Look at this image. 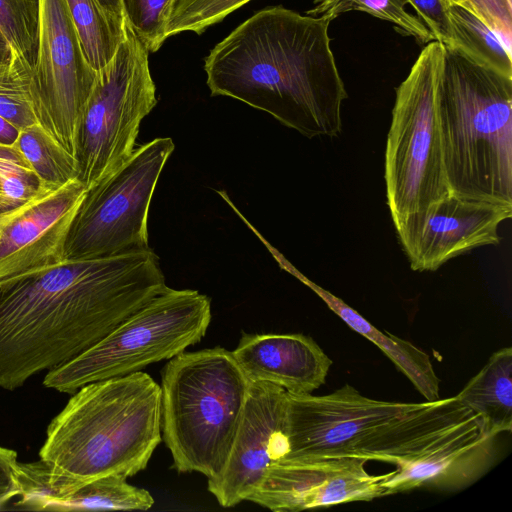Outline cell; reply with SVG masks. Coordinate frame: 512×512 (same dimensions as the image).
Listing matches in <instances>:
<instances>
[{"label": "cell", "mask_w": 512, "mask_h": 512, "mask_svg": "<svg viewBox=\"0 0 512 512\" xmlns=\"http://www.w3.org/2000/svg\"><path fill=\"white\" fill-rule=\"evenodd\" d=\"M85 193L73 179L0 213V283L65 260L68 230Z\"/></svg>", "instance_id": "cell-15"}, {"label": "cell", "mask_w": 512, "mask_h": 512, "mask_svg": "<svg viewBox=\"0 0 512 512\" xmlns=\"http://www.w3.org/2000/svg\"><path fill=\"white\" fill-rule=\"evenodd\" d=\"M126 24L146 45L150 53L164 42L165 30L174 0H121Z\"/></svg>", "instance_id": "cell-29"}, {"label": "cell", "mask_w": 512, "mask_h": 512, "mask_svg": "<svg viewBox=\"0 0 512 512\" xmlns=\"http://www.w3.org/2000/svg\"><path fill=\"white\" fill-rule=\"evenodd\" d=\"M249 381L268 382L288 393L311 394L322 386L331 359L303 334H247L231 351Z\"/></svg>", "instance_id": "cell-16"}, {"label": "cell", "mask_w": 512, "mask_h": 512, "mask_svg": "<svg viewBox=\"0 0 512 512\" xmlns=\"http://www.w3.org/2000/svg\"><path fill=\"white\" fill-rule=\"evenodd\" d=\"M161 441V388L138 371L75 391L50 422L39 455L75 479L128 478L147 467Z\"/></svg>", "instance_id": "cell-4"}, {"label": "cell", "mask_w": 512, "mask_h": 512, "mask_svg": "<svg viewBox=\"0 0 512 512\" xmlns=\"http://www.w3.org/2000/svg\"><path fill=\"white\" fill-rule=\"evenodd\" d=\"M251 0H174L165 37L183 33H203Z\"/></svg>", "instance_id": "cell-27"}, {"label": "cell", "mask_w": 512, "mask_h": 512, "mask_svg": "<svg viewBox=\"0 0 512 512\" xmlns=\"http://www.w3.org/2000/svg\"><path fill=\"white\" fill-rule=\"evenodd\" d=\"M497 436L480 434L455 441L431 455L396 466L382 481L385 496L429 488L462 489L479 479L496 458Z\"/></svg>", "instance_id": "cell-17"}, {"label": "cell", "mask_w": 512, "mask_h": 512, "mask_svg": "<svg viewBox=\"0 0 512 512\" xmlns=\"http://www.w3.org/2000/svg\"><path fill=\"white\" fill-rule=\"evenodd\" d=\"M438 119L449 193L512 206V78L445 47Z\"/></svg>", "instance_id": "cell-5"}, {"label": "cell", "mask_w": 512, "mask_h": 512, "mask_svg": "<svg viewBox=\"0 0 512 512\" xmlns=\"http://www.w3.org/2000/svg\"><path fill=\"white\" fill-rule=\"evenodd\" d=\"M287 452V391L250 381L227 462L217 478L208 480V491L225 508L247 501L268 468Z\"/></svg>", "instance_id": "cell-13"}, {"label": "cell", "mask_w": 512, "mask_h": 512, "mask_svg": "<svg viewBox=\"0 0 512 512\" xmlns=\"http://www.w3.org/2000/svg\"><path fill=\"white\" fill-rule=\"evenodd\" d=\"M445 46L431 41L396 88L385 150L387 205L393 224L449 193L438 119Z\"/></svg>", "instance_id": "cell-7"}, {"label": "cell", "mask_w": 512, "mask_h": 512, "mask_svg": "<svg viewBox=\"0 0 512 512\" xmlns=\"http://www.w3.org/2000/svg\"><path fill=\"white\" fill-rule=\"evenodd\" d=\"M483 433L477 417L456 396L421 403L382 401L349 384L323 396L287 392L288 452L278 462L356 457L398 466Z\"/></svg>", "instance_id": "cell-3"}, {"label": "cell", "mask_w": 512, "mask_h": 512, "mask_svg": "<svg viewBox=\"0 0 512 512\" xmlns=\"http://www.w3.org/2000/svg\"><path fill=\"white\" fill-rule=\"evenodd\" d=\"M101 6L110 14L125 20L121 0H98Z\"/></svg>", "instance_id": "cell-34"}, {"label": "cell", "mask_w": 512, "mask_h": 512, "mask_svg": "<svg viewBox=\"0 0 512 512\" xmlns=\"http://www.w3.org/2000/svg\"><path fill=\"white\" fill-rule=\"evenodd\" d=\"M210 321L208 296L167 286L95 345L49 370L43 384L74 393L94 381L141 371L200 342Z\"/></svg>", "instance_id": "cell-8"}, {"label": "cell", "mask_w": 512, "mask_h": 512, "mask_svg": "<svg viewBox=\"0 0 512 512\" xmlns=\"http://www.w3.org/2000/svg\"><path fill=\"white\" fill-rule=\"evenodd\" d=\"M149 53L125 22L123 41L96 73L75 138L77 179L86 190L130 158L140 124L157 104Z\"/></svg>", "instance_id": "cell-9"}, {"label": "cell", "mask_w": 512, "mask_h": 512, "mask_svg": "<svg viewBox=\"0 0 512 512\" xmlns=\"http://www.w3.org/2000/svg\"><path fill=\"white\" fill-rule=\"evenodd\" d=\"M18 463L14 450L0 446V509L20 494Z\"/></svg>", "instance_id": "cell-32"}, {"label": "cell", "mask_w": 512, "mask_h": 512, "mask_svg": "<svg viewBox=\"0 0 512 512\" xmlns=\"http://www.w3.org/2000/svg\"><path fill=\"white\" fill-rule=\"evenodd\" d=\"M39 6V0H0V30L32 66L37 53Z\"/></svg>", "instance_id": "cell-26"}, {"label": "cell", "mask_w": 512, "mask_h": 512, "mask_svg": "<svg viewBox=\"0 0 512 512\" xmlns=\"http://www.w3.org/2000/svg\"><path fill=\"white\" fill-rule=\"evenodd\" d=\"M405 0H315L313 8L306 14L325 17L331 21L341 13L363 11L376 18L391 22L395 29L406 36L427 44L434 40L422 21L406 9Z\"/></svg>", "instance_id": "cell-24"}, {"label": "cell", "mask_w": 512, "mask_h": 512, "mask_svg": "<svg viewBox=\"0 0 512 512\" xmlns=\"http://www.w3.org/2000/svg\"><path fill=\"white\" fill-rule=\"evenodd\" d=\"M454 46L472 62L512 78L511 48L490 29L472 10L447 4ZM448 48V47H447Z\"/></svg>", "instance_id": "cell-22"}, {"label": "cell", "mask_w": 512, "mask_h": 512, "mask_svg": "<svg viewBox=\"0 0 512 512\" xmlns=\"http://www.w3.org/2000/svg\"><path fill=\"white\" fill-rule=\"evenodd\" d=\"M291 271L350 328L379 347L427 401L439 399L440 380L426 352L406 340L380 331L343 300L313 283L295 269Z\"/></svg>", "instance_id": "cell-18"}, {"label": "cell", "mask_w": 512, "mask_h": 512, "mask_svg": "<svg viewBox=\"0 0 512 512\" xmlns=\"http://www.w3.org/2000/svg\"><path fill=\"white\" fill-rule=\"evenodd\" d=\"M13 146L25 158L44 187L57 189L77 179L75 158L55 142L39 124L20 130Z\"/></svg>", "instance_id": "cell-23"}, {"label": "cell", "mask_w": 512, "mask_h": 512, "mask_svg": "<svg viewBox=\"0 0 512 512\" xmlns=\"http://www.w3.org/2000/svg\"><path fill=\"white\" fill-rule=\"evenodd\" d=\"M173 151L171 138H155L135 148L122 166L86 190L68 230L64 259H92L150 249V203Z\"/></svg>", "instance_id": "cell-10"}, {"label": "cell", "mask_w": 512, "mask_h": 512, "mask_svg": "<svg viewBox=\"0 0 512 512\" xmlns=\"http://www.w3.org/2000/svg\"><path fill=\"white\" fill-rule=\"evenodd\" d=\"M250 381L220 346L182 352L161 374V435L173 467L217 478L227 462Z\"/></svg>", "instance_id": "cell-6"}, {"label": "cell", "mask_w": 512, "mask_h": 512, "mask_svg": "<svg viewBox=\"0 0 512 512\" xmlns=\"http://www.w3.org/2000/svg\"><path fill=\"white\" fill-rule=\"evenodd\" d=\"M4 211H6V202H5L2 187L0 184V213H2Z\"/></svg>", "instance_id": "cell-36"}, {"label": "cell", "mask_w": 512, "mask_h": 512, "mask_svg": "<svg viewBox=\"0 0 512 512\" xmlns=\"http://www.w3.org/2000/svg\"><path fill=\"white\" fill-rule=\"evenodd\" d=\"M456 3L472 10L502 41L511 48L512 3L511 0H442Z\"/></svg>", "instance_id": "cell-30"}, {"label": "cell", "mask_w": 512, "mask_h": 512, "mask_svg": "<svg viewBox=\"0 0 512 512\" xmlns=\"http://www.w3.org/2000/svg\"><path fill=\"white\" fill-rule=\"evenodd\" d=\"M13 52L10 42L0 30V63L7 61Z\"/></svg>", "instance_id": "cell-35"}, {"label": "cell", "mask_w": 512, "mask_h": 512, "mask_svg": "<svg viewBox=\"0 0 512 512\" xmlns=\"http://www.w3.org/2000/svg\"><path fill=\"white\" fill-rule=\"evenodd\" d=\"M366 462L356 457L277 462L247 501L272 511L298 512L384 497L381 483L389 473L371 475Z\"/></svg>", "instance_id": "cell-14"}, {"label": "cell", "mask_w": 512, "mask_h": 512, "mask_svg": "<svg viewBox=\"0 0 512 512\" xmlns=\"http://www.w3.org/2000/svg\"><path fill=\"white\" fill-rule=\"evenodd\" d=\"M166 287L151 248L65 259L0 283V387L77 357Z\"/></svg>", "instance_id": "cell-1"}, {"label": "cell", "mask_w": 512, "mask_h": 512, "mask_svg": "<svg viewBox=\"0 0 512 512\" xmlns=\"http://www.w3.org/2000/svg\"><path fill=\"white\" fill-rule=\"evenodd\" d=\"M32 100L40 127L71 156L96 73L87 62L65 0H39Z\"/></svg>", "instance_id": "cell-11"}, {"label": "cell", "mask_w": 512, "mask_h": 512, "mask_svg": "<svg viewBox=\"0 0 512 512\" xmlns=\"http://www.w3.org/2000/svg\"><path fill=\"white\" fill-rule=\"evenodd\" d=\"M0 184L6 211L51 189L43 186L31 166L13 145L0 144Z\"/></svg>", "instance_id": "cell-28"}, {"label": "cell", "mask_w": 512, "mask_h": 512, "mask_svg": "<svg viewBox=\"0 0 512 512\" xmlns=\"http://www.w3.org/2000/svg\"><path fill=\"white\" fill-rule=\"evenodd\" d=\"M330 22L281 5L254 13L205 57L211 95L264 111L309 139L337 137L348 95L331 50Z\"/></svg>", "instance_id": "cell-2"}, {"label": "cell", "mask_w": 512, "mask_h": 512, "mask_svg": "<svg viewBox=\"0 0 512 512\" xmlns=\"http://www.w3.org/2000/svg\"><path fill=\"white\" fill-rule=\"evenodd\" d=\"M478 419L484 433L512 430V348L494 352L484 367L456 395Z\"/></svg>", "instance_id": "cell-19"}, {"label": "cell", "mask_w": 512, "mask_h": 512, "mask_svg": "<svg viewBox=\"0 0 512 512\" xmlns=\"http://www.w3.org/2000/svg\"><path fill=\"white\" fill-rule=\"evenodd\" d=\"M416 11L417 17L428 28L435 41L453 48L454 37L447 4L442 0H405Z\"/></svg>", "instance_id": "cell-31"}, {"label": "cell", "mask_w": 512, "mask_h": 512, "mask_svg": "<svg viewBox=\"0 0 512 512\" xmlns=\"http://www.w3.org/2000/svg\"><path fill=\"white\" fill-rule=\"evenodd\" d=\"M512 206L448 193L424 210L394 224L413 271H436L447 261L483 246L500 243V224Z\"/></svg>", "instance_id": "cell-12"}, {"label": "cell", "mask_w": 512, "mask_h": 512, "mask_svg": "<svg viewBox=\"0 0 512 512\" xmlns=\"http://www.w3.org/2000/svg\"><path fill=\"white\" fill-rule=\"evenodd\" d=\"M88 64L99 71L113 58L125 36V20L108 13L98 0H65Z\"/></svg>", "instance_id": "cell-21"}, {"label": "cell", "mask_w": 512, "mask_h": 512, "mask_svg": "<svg viewBox=\"0 0 512 512\" xmlns=\"http://www.w3.org/2000/svg\"><path fill=\"white\" fill-rule=\"evenodd\" d=\"M20 130L0 116V144L12 146L18 138Z\"/></svg>", "instance_id": "cell-33"}, {"label": "cell", "mask_w": 512, "mask_h": 512, "mask_svg": "<svg viewBox=\"0 0 512 512\" xmlns=\"http://www.w3.org/2000/svg\"><path fill=\"white\" fill-rule=\"evenodd\" d=\"M32 89L33 66L13 48L11 57L0 63V116L19 130L37 123Z\"/></svg>", "instance_id": "cell-25"}, {"label": "cell", "mask_w": 512, "mask_h": 512, "mask_svg": "<svg viewBox=\"0 0 512 512\" xmlns=\"http://www.w3.org/2000/svg\"><path fill=\"white\" fill-rule=\"evenodd\" d=\"M126 479L118 474L85 481L64 477L56 487L51 511L150 509L154 504L150 492Z\"/></svg>", "instance_id": "cell-20"}]
</instances>
